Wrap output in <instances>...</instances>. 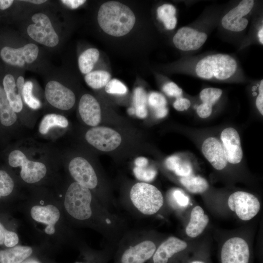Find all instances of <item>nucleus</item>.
Returning a JSON list of instances; mask_svg holds the SVG:
<instances>
[{"label": "nucleus", "instance_id": "f257e3e1", "mask_svg": "<svg viewBox=\"0 0 263 263\" xmlns=\"http://www.w3.org/2000/svg\"><path fill=\"white\" fill-rule=\"evenodd\" d=\"M97 20L105 33L114 37H121L132 29L135 17L128 6L118 1H110L100 7Z\"/></svg>", "mask_w": 263, "mask_h": 263}, {"label": "nucleus", "instance_id": "f03ea898", "mask_svg": "<svg viewBox=\"0 0 263 263\" xmlns=\"http://www.w3.org/2000/svg\"><path fill=\"white\" fill-rule=\"evenodd\" d=\"M238 70V63L231 56L214 54L200 59L195 66L197 76L205 79L225 80L233 76Z\"/></svg>", "mask_w": 263, "mask_h": 263}, {"label": "nucleus", "instance_id": "7ed1b4c3", "mask_svg": "<svg viewBox=\"0 0 263 263\" xmlns=\"http://www.w3.org/2000/svg\"><path fill=\"white\" fill-rule=\"evenodd\" d=\"M92 200L90 189L75 182L67 189L64 205L66 211L72 217L78 220H85L92 214Z\"/></svg>", "mask_w": 263, "mask_h": 263}, {"label": "nucleus", "instance_id": "20e7f679", "mask_svg": "<svg viewBox=\"0 0 263 263\" xmlns=\"http://www.w3.org/2000/svg\"><path fill=\"white\" fill-rule=\"evenodd\" d=\"M130 198L134 206L142 214L152 215L163 205V197L155 186L145 182L134 184L130 191Z\"/></svg>", "mask_w": 263, "mask_h": 263}, {"label": "nucleus", "instance_id": "39448f33", "mask_svg": "<svg viewBox=\"0 0 263 263\" xmlns=\"http://www.w3.org/2000/svg\"><path fill=\"white\" fill-rule=\"evenodd\" d=\"M8 160L11 167L20 169V177L27 183L38 182L47 173V169L43 163L30 160L21 150L11 151L8 155Z\"/></svg>", "mask_w": 263, "mask_h": 263}, {"label": "nucleus", "instance_id": "423d86ee", "mask_svg": "<svg viewBox=\"0 0 263 263\" xmlns=\"http://www.w3.org/2000/svg\"><path fill=\"white\" fill-rule=\"evenodd\" d=\"M33 24L27 29L28 35L38 43L49 47L57 45L59 38L49 17L43 13H36L32 17Z\"/></svg>", "mask_w": 263, "mask_h": 263}, {"label": "nucleus", "instance_id": "0eeeda50", "mask_svg": "<svg viewBox=\"0 0 263 263\" xmlns=\"http://www.w3.org/2000/svg\"><path fill=\"white\" fill-rule=\"evenodd\" d=\"M228 205L229 208L244 221L252 219L260 209V203L256 196L241 191L235 192L230 195Z\"/></svg>", "mask_w": 263, "mask_h": 263}, {"label": "nucleus", "instance_id": "6e6552de", "mask_svg": "<svg viewBox=\"0 0 263 263\" xmlns=\"http://www.w3.org/2000/svg\"><path fill=\"white\" fill-rule=\"evenodd\" d=\"M85 137L89 144L102 151L115 150L122 141L118 132L106 127H92L87 131Z\"/></svg>", "mask_w": 263, "mask_h": 263}, {"label": "nucleus", "instance_id": "1a4fd4ad", "mask_svg": "<svg viewBox=\"0 0 263 263\" xmlns=\"http://www.w3.org/2000/svg\"><path fill=\"white\" fill-rule=\"evenodd\" d=\"M45 95L47 102L51 106L62 111L71 109L75 102L74 92L55 80L50 81L47 83Z\"/></svg>", "mask_w": 263, "mask_h": 263}, {"label": "nucleus", "instance_id": "9d476101", "mask_svg": "<svg viewBox=\"0 0 263 263\" xmlns=\"http://www.w3.org/2000/svg\"><path fill=\"white\" fill-rule=\"evenodd\" d=\"M254 5L253 0H242L223 17L221 20L222 26L232 32H239L244 30L249 22L244 17L250 12Z\"/></svg>", "mask_w": 263, "mask_h": 263}, {"label": "nucleus", "instance_id": "9b49d317", "mask_svg": "<svg viewBox=\"0 0 263 263\" xmlns=\"http://www.w3.org/2000/svg\"><path fill=\"white\" fill-rule=\"evenodd\" d=\"M68 169L76 182L89 189L95 188L98 183L95 172L91 164L84 158L76 157L69 162Z\"/></svg>", "mask_w": 263, "mask_h": 263}, {"label": "nucleus", "instance_id": "f8f14e48", "mask_svg": "<svg viewBox=\"0 0 263 263\" xmlns=\"http://www.w3.org/2000/svg\"><path fill=\"white\" fill-rule=\"evenodd\" d=\"M249 249L246 242L240 237H233L223 244L221 254L222 263H248Z\"/></svg>", "mask_w": 263, "mask_h": 263}, {"label": "nucleus", "instance_id": "ddd939ff", "mask_svg": "<svg viewBox=\"0 0 263 263\" xmlns=\"http://www.w3.org/2000/svg\"><path fill=\"white\" fill-rule=\"evenodd\" d=\"M38 48L35 44L28 43L19 48L5 46L0 51V56L6 63L22 67L25 63H31L38 57Z\"/></svg>", "mask_w": 263, "mask_h": 263}, {"label": "nucleus", "instance_id": "4468645a", "mask_svg": "<svg viewBox=\"0 0 263 263\" xmlns=\"http://www.w3.org/2000/svg\"><path fill=\"white\" fill-rule=\"evenodd\" d=\"M207 35L189 27L180 28L172 40L176 48L184 51H194L200 48L206 42Z\"/></svg>", "mask_w": 263, "mask_h": 263}, {"label": "nucleus", "instance_id": "2eb2a0df", "mask_svg": "<svg viewBox=\"0 0 263 263\" xmlns=\"http://www.w3.org/2000/svg\"><path fill=\"white\" fill-rule=\"evenodd\" d=\"M221 139L227 162L233 164L239 163L243 154L237 131L231 127L225 128L222 132Z\"/></svg>", "mask_w": 263, "mask_h": 263}, {"label": "nucleus", "instance_id": "dca6fc26", "mask_svg": "<svg viewBox=\"0 0 263 263\" xmlns=\"http://www.w3.org/2000/svg\"><path fill=\"white\" fill-rule=\"evenodd\" d=\"M155 244L146 240L124 250L120 258V263H145L152 258L156 249Z\"/></svg>", "mask_w": 263, "mask_h": 263}, {"label": "nucleus", "instance_id": "f3484780", "mask_svg": "<svg viewBox=\"0 0 263 263\" xmlns=\"http://www.w3.org/2000/svg\"><path fill=\"white\" fill-rule=\"evenodd\" d=\"M78 112L83 121L91 127H96L101 119V109L97 100L92 95H83L79 101Z\"/></svg>", "mask_w": 263, "mask_h": 263}, {"label": "nucleus", "instance_id": "a211bd4d", "mask_svg": "<svg viewBox=\"0 0 263 263\" xmlns=\"http://www.w3.org/2000/svg\"><path fill=\"white\" fill-rule=\"evenodd\" d=\"M30 214L35 221L46 225L45 228L46 234L53 235L55 233V226L60 216L57 207L52 205L35 206L31 208Z\"/></svg>", "mask_w": 263, "mask_h": 263}, {"label": "nucleus", "instance_id": "6ab92c4d", "mask_svg": "<svg viewBox=\"0 0 263 263\" xmlns=\"http://www.w3.org/2000/svg\"><path fill=\"white\" fill-rule=\"evenodd\" d=\"M202 150L205 157L215 169L221 170L227 165V161L222 144L216 138H207L203 143Z\"/></svg>", "mask_w": 263, "mask_h": 263}, {"label": "nucleus", "instance_id": "aec40b11", "mask_svg": "<svg viewBox=\"0 0 263 263\" xmlns=\"http://www.w3.org/2000/svg\"><path fill=\"white\" fill-rule=\"evenodd\" d=\"M187 244L175 237H170L163 242L152 256L153 263H167L174 254L183 251Z\"/></svg>", "mask_w": 263, "mask_h": 263}, {"label": "nucleus", "instance_id": "412c9836", "mask_svg": "<svg viewBox=\"0 0 263 263\" xmlns=\"http://www.w3.org/2000/svg\"><path fill=\"white\" fill-rule=\"evenodd\" d=\"M222 93V90L217 88H207L201 91L200 97L202 103L197 108L199 117L206 118L211 115L212 106L218 101Z\"/></svg>", "mask_w": 263, "mask_h": 263}, {"label": "nucleus", "instance_id": "4be33fe9", "mask_svg": "<svg viewBox=\"0 0 263 263\" xmlns=\"http://www.w3.org/2000/svg\"><path fill=\"white\" fill-rule=\"evenodd\" d=\"M208 222V217L204 213L203 208L199 206L195 207L191 212L190 220L186 227L187 235L191 238L196 237L203 232Z\"/></svg>", "mask_w": 263, "mask_h": 263}, {"label": "nucleus", "instance_id": "5701e85b", "mask_svg": "<svg viewBox=\"0 0 263 263\" xmlns=\"http://www.w3.org/2000/svg\"><path fill=\"white\" fill-rule=\"evenodd\" d=\"M28 246H17L0 250V263H21L32 253Z\"/></svg>", "mask_w": 263, "mask_h": 263}, {"label": "nucleus", "instance_id": "b1692460", "mask_svg": "<svg viewBox=\"0 0 263 263\" xmlns=\"http://www.w3.org/2000/svg\"><path fill=\"white\" fill-rule=\"evenodd\" d=\"M3 89L6 97L13 109L17 113H20L23 109L21 96L16 93V83L14 76L8 74L3 80Z\"/></svg>", "mask_w": 263, "mask_h": 263}, {"label": "nucleus", "instance_id": "393cba45", "mask_svg": "<svg viewBox=\"0 0 263 263\" xmlns=\"http://www.w3.org/2000/svg\"><path fill=\"white\" fill-rule=\"evenodd\" d=\"M17 113L12 109L6 97L3 88L0 86V122L4 127H9L17 122Z\"/></svg>", "mask_w": 263, "mask_h": 263}, {"label": "nucleus", "instance_id": "a878e982", "mask_svg": "<svg viewBox=\"0 0 263 263\" xmlns=\"http://www.w3.org/2000/svg\"><path fill=\"white\" fill-rule=\"evenodd\" d=\"M68 125L69 121L64 116L54 113H48L42 118L38 126V132L41 134L45 135L53 128H66Z\"/></svg>", "mask_w": 263, "mask_h": 263}, {"label": "nucleus", "instance_id": "bb28decb", "mask_svg": "<svg viewBox=\"0 0 263 263\" xmlns=\"http://www.w3.org/2000/svg\"><path fill=\"white\" fill-rule=\"evenodd\" d=\"M180 181L188 190L193 193H203L209 187L207 181L200 176L191 174L188 176L181 177Z\"/></svg>", "mask_w": 263, "mask_h": 263}, {"label": "nucleus", "instance_id": "cd10ccee", "mask_svg": "<svg viewBox=\"0 0 263 263\" xmlns=\"http://www.w3.org/2000/svg\"><path fill=\"white\" fill-rule=\"evenodd\" d=\"M99 51L95 48H90L83 52L78 57V66L82 74L91 72L99 58Z\"/></svg>", "mask_w": 263, "mask_h": 263}, {"label": "nucleus", "instance_id": "c85d7f7f", "mask_svg": "<svg viewBox=\"0 0 263 263\" xmlns=\"http://www.w3.org/2000/svg\"><path fill=\"white\" fill-rule=\"evenodd\" d=\"M158 19L163 22L168 30H172L176 27L177 19L175 17L176 9L170 4H164L157 10Z\"/></svg>", "mask_w": 263, "mask_h": 263}, {"label": "nucleus", "instance_id": "c756f323", "mask_svg": "<svg viewBox=\"0 0 263 263\" xmlns=\"http://www.w3.org/2000/svg\"><path fill=\"white\" fill-rule=\"evenodd\" d=\"M148 101L157 118H163L167 115V102L163 94L157 92H152L148 96Z\"/></svg>", "mask_w": 263, "mask_h": 263}, {"label": "nucleus", "instance_id": "7c9ffc66", "mask_svg": "<svg viewBox=\"0 0 263 263\" xmlns=\"http://www.w3.org/2000/svg\"><path fill=\"white\" fill-rule=\"evenodd\" d=\"M111 75L106 71L97 70L86 75L84 79L88 86L93 89H100L105 86L111 79Z\"/></svg>", "mask_w": 263, "mask_h": 263}, {"label": "nucleus", "instance_id": "2f4dec72", "mask_svg": "<svg viewBox=\"0 0 263 263\" xmlns=\"http://www.w3.org/2000/svg\"><path fill=\"white\" fill-rule=\"evenodd\" d=\"M133 101L136 115L140 118H145L148 114L147 95L143 88L137 87L134 90Z\"/></svg>", "mask_w": 263, "mask_h": 263}, {"label": "nucleus", "instance_id": "473e14b6", "mask_svg": "<svg viewBox=\"0 0 263 263\" xmlns=\"http://www.w3.org/2000/svg\"><path fill=\"white\" fill-rule=\"evenodd\" d=\"M33 84L31 81H27L23 86L21 96L25 103L30 108L37 110L40 108L41 102L33 94Z\"/></svg>", "mask_w": 263, "mask_h": 263}, {"label": "nucleus", "instance_id": "72a5a7b5", "mask_svg": "<svg viewBox=\"0 0 263 263\" xmlns=\"http://www.w3.org/2000/svg\"><path fill=\"white\" fill-rule=\"evenodd\" d=\"M19 241L17 234L7 230L0 222V245L4 244L8 248L12 247L18 244Z\"/></svg>", "mask_w": 263, "mask_h": 263}, {"label": "nucleus", "instance_id": "f704fd0d", "mask_svg": "<svg viewBox=\"0 0 263 263\" xmlns=\"http://www.w3.org/2000/svg\"><path fill=\"white\" fill-rule=\"evenodd\" d=\"M14 188V182L10 175L5 170H0V198L9 195Z\"/></svg>", "mask_w": 263, "mask_h": 263}, {"label": "nucleus", "instance_id": "c9c22d12", "mask_svg": "<svg viewBox=\"0 0 263 263\" xmlns=\"http://www.w3.org/2000/svg\"><path fill=\"white\" fill-rule=\"evenodd\" d=\"M170 202L175 208H183L189 203L188 197L180 189H174L169 196Z\"/></svg>", "mask_w": 263, "mask_h": 263}, {"label": "nucleus", "instance_id": "e433bc0d", "mask_svg": "<svg viewBox=\"0 0 263 263\" xmlns=\"http://www.w3.org/2000/svg\"><path fill=\"white\" fill-rule=\"evenodd\" d=\"M133 173L135 177L142 181L150 182L152 181L157 174L156 170L150 167L138 168L135 167Z\"/></svg>", "mask_w": 263, "mask_h": 263}, {"label": "nucleus", "instance_id": "4c0bfd02", "mask_svg": "<svg viewBox=\"0 0 263 263\" xmlns=\"http://www.w3.org/2000/svg\"><path fill=\"white\" fill-rule=\"evenodd\" d=\"M105 91L108 94H124L127 93V87L117 79L110 80L105 86Z\"/></svg>", "mask_w": 263, "mask_h": 263}, {"label": "nucleus", "instance_id": "58836bf2", "mask_svg": "<svg viewBox=\"0 0 263 263\" xmlns=\"http://www.w3.org/2000/svg\"><path fill=\"white\" fill-rule=\"evenodd\" d=\"M163 90L168 95L176 98L181 97L183 94L182 90L172 82L165 84Z\"/></svg>", "mask_w": 263, "mask_h": 263}, {"label": "nucleus", "instance_id": "ea45409f", "mask_svg": "<svg viewBox=\"0 0 263 263\" xmlns=\"http://www.w3.org/2000/svg\"><path fill=\"white\" fill-rule=\"evenodd\" d=\"M192 171V169L190 164L187 161L181 160L173 172L178 176L185 177L191 175Z\"/></svg>", "mask_w": 263, "mask_h": 263}, {"label": "nucleus", "instance_id": "a19ab883", "mask_svg": "<svg viewBox=\"0 0 263 263\" xmlns=\"http://www.w3.org/2000/svg\"><path fill=\"white\" fill-rule=\"evenodd\" d=\"M191 105L190 101L184 97L177 98L173 103L174 108L178 111H183L188 109Z\"/></svg>", "mask_w": 263, "mask_h": 263}, {"label": "nucleus", "instance_id": "79ce46f5", "mask_svg": "<svg viewBox=\"0 0 263 263\" xmlns=\"http://www.w3.org/2000/svg\"><path fill=\"white\" fill-rule=\"evenodd\" d=\"M256 105L258 111L263 115V80L260 82L259 86V94L256 98Z\"/></svg>", "mask_w": 263, "mask_h": 263}, {"label": "nucleus", "instance_id": "37998d69", "mask_svg": "<svg viewBox=\"0 0 263 263\" xmlns=\"http://www.w3.org/2000/svg\"><path fill=\"white\" fill-rule=\"evenodd\" d=\"M181 160V158L177 155L171 156L166 159V166L168 169L173 171Z\"/></svg>", "mask_w": 263, "mask_h": 263}, {"label": "nucleus", "instance_id": "c03bdc74", "mask_svg": "<svg viewBox=\"0 0 263 263\" xmlns=\"http://www.w3.org/2000/svg\"><path fill=\"white\" fill-rule=\"evenodd\" d=\"M64 4L71 9H76L84 4L86 0H62Z\"/></svg>", "mask_w": 263, "mask_h": 263}, {"label": "nucleus", "instance_id": "a18cd8bd", "mask_svg": "<svg viewBox=\"0 0 263 263\" xmlns=\"http://www.w3.org/2000/svg\"><path fill=\"white\" fill-rule=\"evenodd\" d=\"M135 167L138 168H143L147 167L148 164V159L144 157H139L137 158L135 160Z\"/></svg>", "mask_w": 263, "mask_h": 263}, {"label": "nucleus", "instance_id": "49530a36", "mask_svg": "<svg viewBox=\"0 0 263 263\" xmlns=\"http://www.w3.org/2000/svg\"><path fill=\"white\" fill-rule=\"evenodd\" d=\"M24 84L25 81L24 77L22 76H19L17 79L16 86L18 90V93L21 96Z\"/></svg>", "mask_w": 263, "mask_h": 263}, {"label": "nucleus", "instance_id": "de8ad7c7", "mask_svg": "<svg viewBox=\"0 0 263 263\" xmlns=\"http://www.w3.org/2000/svg\"><path fill=\"white\" fill-rule=\"evenodd\" d=\"M13 0H0V9L5 10L13 4Z\"/></svg>", "mask_w": 263, "mask_h": 263}, {"label": "nucleus", "instance_id": "09e8293b", "mask_svg": "<svg viewBox=\"0 0 263 263\" xmlns=\"http://www.w3.org/2000/svg\"><path fill=\"white\" fill-rule=\"evenodd\" d=\"M258 37L260 41V42L263 44V26L260 28L258 33Z\"/></svg>", "mask_w": 263, "mask_h": 263}, {"label": "nucleus", "instance_id": "8fccbe9b", "mask_svg": "<svg viewBox=\"0 0 263 263\" xmlns=\"http://www.w3.org/2000/svg\"><path fill=\"white\" fill-rule=\"evenodd\" d=\"M24 1L29 2L36 4H40L43 3L46 1L45 0H23Z\"/></svg>", "mask_w": 263, "mask_h": 263}, {"label": "nucleus", "instance_id": "3c124183", "mask_svg": "<svg viewBox=\"0 0 263 263\" xmlns=\"http://www.w3.org/2000/svg\"><path fill=\"white\" fill-rule=\"evenodd\" d=\"M128 112L129 114L133 115L135 114V110L133 107H131L128 109Z\"/></svg>", "mask_w": 263, "mask_h": 263}, {"label": "nucleus", "instance_id": "603ef678", "mask_svg": "<svg viewBox=\"0 0 263 263\" xmlns=\"http://www.w3.org/2000/svg\"><path fill=\"white\" fill-rule=\"evenodd\" d=\"M21 263H40L39 262L33 259L28 260L24 262H22Z\"/></svg>", "mask_w": 263, "mask_h": 263}, {"label": "nucleus", "instance_id": "864d4df0", "mask_svg": "<svg viewBox=\"0 0 263 263\" xmlns=\"http://www.w3.org/2000/svg\"><path fill=\"white\" fill-rule=\"evenodd\" d=\"M191 263H205L200 261H195L191 262Z\"/></svg>", "mask_w": 263, "mask_h": 263}, {"label": "nucleus", "instance_id": "5fc2aeb1", "mask_svg": "<svg viewBox=\"0 0 263 263\" xmlns=\"http://www.w3.org/2000/svg\"><path fill=\"white\" fill-rule=\"evenodd\" d=\"M81 263L76 262V263Z\"/></svg>", "mask_w": 263, "mask_h": 263}]
</instances>
